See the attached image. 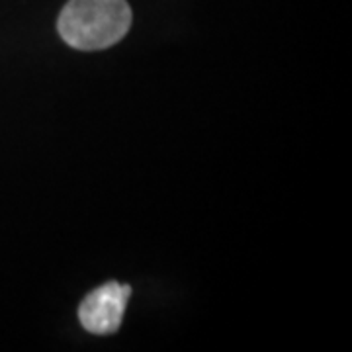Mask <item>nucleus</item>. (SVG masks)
<instances>
[{
  "label": "nucleus",
  "mask_w": 352,
  "mask_h": 352,
  "mask_svg": "<svg viewBox=\"0 0 352 352\" xmlns=\"http://www.w3.org/2000/svg\"><path fill=\"white\" fill-rule=\"evenodd\" d=\"M129 25L126 0H69L57 20L65 43L82 51L110 47L126 36Z\"/></svg>",
  "instance_id": "obj_1"
},
{
  "label": "nucleus",
  "mask_w": 352,
  "mask_h": 352,
  "mask_svg": "<svg viewBox=\"0 0 352 352\" xmlns=\"http://www.w3.org/2000/svg\"><path fill=\"white\" fill-rule=\"evenodd\" d=\"M131 288L120 282H106L98 289L90 292L78 307V319L88 333L112 335L116 333L126 314Z\"/></svg>",
  "instance_id": "obj_2"
}]
</instances>
